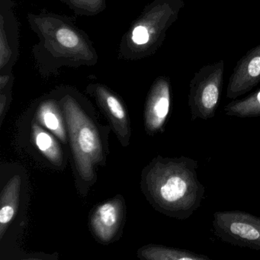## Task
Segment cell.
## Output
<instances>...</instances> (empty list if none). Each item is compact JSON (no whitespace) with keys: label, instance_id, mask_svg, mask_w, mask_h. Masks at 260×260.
Returning <instances> with one entry per match:
<instances>
[{"label":"cell","instance_id":"cell-1","mask_svg":"<svg viewBox=\"0 0 260 260\" xmlns=\"http://www.w3.org/2000/svg\"><path fill=\"white\" fill-rule=\"evenodd\" d=\"M198 169L199 161L188 156L156 158L145 176L147 194L156 208L179 220L192 216L205 194Z\"/></svg>","mask_w":260,"mask_h":260},{"label":"cell","instance_id":"cell-2","mask_svg":"<svg viewBox=\"0 0 260 260\" xmlns=\"http://www.w3.org/2000/svg\"><path fill=\"white\" fill-rule=\"evenodd\" d=\"M77 171L84 180L94 176V166L103 159V147L96 127L71 97L62 100Z\"/></svg>","mask_w":260,"mask_h":260},{"label":"cell","instance_id":"cell-3","mask_svg":"<svg viewBox=\"0 0 260 260\" xmlns=\"http://www.w3.org/2000/svg\"><path fill=\"white\" fill-rule=\"evenodd\" d=\"M212 226L221 241L260 251V217L237 210L217 211L213 215Z\"/></svg>","mask_w":260,"mask_h":260},{"label":"cell","instance_id":"cell-4","mask_svg":"<svg viewBox=\"0 0 260 260\" xmlns=\"http://www.w3.org/2000/svg\"><path fill=\"white\" fill-rule=\"evenodd\" d=\"M223 63L199 71L190 83L188 106L191 120L211 119L215 116L223 84Z\"/></svg>","mask_w":260,"mask_h":260},{"label":"cell","instance_id":"cell-5","mask_svg":"<svg viewBox=\"0 0 260 260\" xmlns=\"http://www.w3.org/2000/svg\"><path fill=\"white\" fill-rule=\"evenodd\" d=\"M181 0H157L147 14L133 27L130 40L138 49L153 48L159 43L168 27L176 19Z\"/></svg>","mask_w":260,"mask_h":260},{"label":"cell","instance_id":"cell-6","mask_svg":"<svg viewBox=\"0 0 260 260\" xmlns=\"http://www.w3.org/2000/svg\"><path fill=\"white\" fill-rule=\"evenodd\" d=\"M260 83V45L249 51L236 67L230 78L226 97L235 100Z\"/></svg>","mask_w":260,"mask_h":260},{"label":"cell","instance_id":"cell-7","mask_svg":"<svg viewBox=\"0 0 260 260\" xmlns=\"http://www.w3.org/2000/svg\"><path fill=\"white\" fill-rule=\"evenodd\" d=\"M170 83L167 79H158L150 90L146 105L145 126L149 133H156L164 130L170 114Z\"/></svg>","mask_w":260,"mask_h":260},{"label":"cell","instance_id":"cell-8","mask_svg":"<svg viewBox=\"0 0 260 260\" xmlns=\"http://www.w3.org/2000/svg\"><path fill=\"white\" fill-rule=\"evenodd\" d=\"M124 213L121 199H112L100 205L91 217V226L97 237L103 242L113 239L119 229Z\"/></svg>","mask_w":260,"mask_h":260},{"label":"cell","instance_id":"cell-9","mask_svg":"<svg viewBox=\"0 0 260 260\" xmlns=\"http://www.w3.org/2000/svg\"><path fill=\"white\" fill-rule=\"evenodd\" d=\"M95 93L100 106L109 116L114 128L120 138L126 139L129 137L130 131L127 112L122 103L116 95L103 86H97Z\"/></svg>","mask_w":260,"mask_h":260},{"label":"cell","instance_id":"cell-10","mask_svg":"<svg viewBox=\"0 0 260 260\" xmlns=\"http://www.w3.org/2000/svg\"><path fill=\"white\" fill-rule=\"evenodd\" d=\"M42 33L49 35L51 46L57 49V52L66 55H80L82 52L86 54L88 51L87 45L84 39L80 36L78 31L69 25H60L56 27L54 31H42Z\"/></svg>","mask_w":260,"mask_h":260},{"label":"cell","instance_id":"cell-11","mask_svg":"<svg viewBox=\"0 0 260 260\" xmlns=\"http://www.w3.org/2000/svg\"><path fill=\"white\" fill-rule=\"evenodd\" d=\"M21 179L14 176L4 187L0 201V237L3 238L9 223L17 212L20 194Z\"/></svg>","mask_w":260,"mask_h":260},{"label":"cell","instance_id":"cell-12","mask_svg":"<svg viewBox=\"0 0 260 260\" xmlns=\"http://www.w3.org/2000/svg\"><path fill=\"white\" fill-rule=\"evenodd\" d=\"M37 118L42 125L52 132L63 142L66 141V130L63 118L58 106L53 100H48L41 104L38 110Z\"/></svg>","mask_w":260,"mask_h":260},{"label":"cell","instance_id":"cell-13","mask_svg":"<svg viewBox=\"0 0 260 260\" xmlns=\"http://www.w3.org/2000/svg\"><path fill=\"white\" fill-rule=\"evenodd\" d=\"M141 255L150 260H210L209 257L203 254L156 245L144 248L141 250Z\"/></svg>","mask_w":260,"mask_h":260},{"label":"cell","instance_id":"cell-14","mask_svg":"<svg viewBox=\"0 0 260 260\" xmlns=\"http://www.w3.org/2000/svg\"><path fill=\"white\" fill-rule=\"evenodd\" d=\"M32 137L35 144L42 154L56 165L63 162V153L58 143L52 135L42 129L36 123L32 124Z\"/></svg>","mask_w":260,"mask_h":260},{"label":"cell","instance_id":"cell-15","mask_svg":"<svg viewBox=\"0 0 260 260\" xmlns=\"http://www.w3.org/2000/svg\"><path fill=\"white\" fill-rule=\"evenodd\" d=\"M225 115L237 118L260 116V89L243 100H234L223 109Z\"/></svg>","mask_w":260,"mask_h":260},{"label":"cell","instance_id":"cell-16","mask_svg":"<svg viewBox=\"0 0 260 260\" xmlns=\"http://www.w3.org/2000/svg\"><path fill=\"white\" fill-rule=\"evenodd\" d=\"M105 0H68V3L76 8L86 13H98L103 8Z\"/></svg>","mask_w":260,"mask_h":260},{"label":"cell","instance_id":"cell-17","mask_svg":"<svg viewBox=\"0 0 260 260\" xmlns=\"http://www.w3.org/2000/svg\"><path fill=\"white\" fill-rule=\"evenodd\" d=\"M0 62H1V68L4 69L5 64L8 63L10 59L11 58L12 51L10 49V45L7 42L4 33V28H1V38H0Z\"/></svg>","mask_w":260,"mask_h":260},{"label":"cell","instance_id":"cell-18","mask_svg":"<svg viewBox=\"0 0 260 260\" xmlns=\"http://www.w3.org/2000/svg\"><path fill=\"white\" fill-rule=\"evenodd\" d=\"M10 77L9 75H2L0 78V88L1 90H4V87L7 86V83H9Z\"/></svg>","mask_w":260,"mask_h":260},{"label":"cell","instance_id":"cell-19","mask_svg":"<svg viewBox=\"0 0 260 260\" xmlns=\"http://www.w3.org/2000/svg\"><path fill=\"white\" fill-rule=\"evenodd\" d=\"M7 100L4 95H1V106H0V115L3 116L4 115V108H5V103Z\"/></svg>","mask_w":260,"mask_h":260}]
</instances>
